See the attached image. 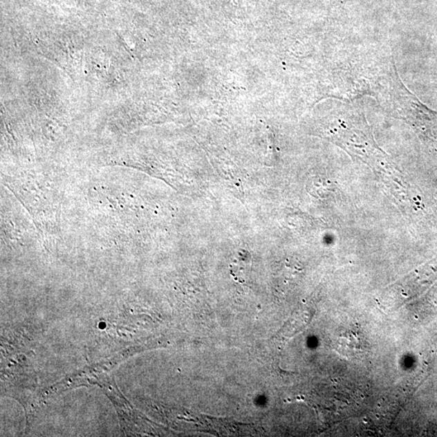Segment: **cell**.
<instances>
[{
	"instance_id": "cell-1",
	"label": "cell",
	"mask_w": 437,
	"mask_h": 437,
	"mask_svg": "<svg viewBox=\"0 0 437 437\" xmlns=\"http://www.w3.org/2000/svg\"><path fill=\"white\" fill-rule=\"evenodd\" d=\"M328 136L351 156L369 165L397 192L398 198L405 197L408 187L402 172L389 156L379 149L364 113L343 104V109L335 113V122L329 128Z\"/></svg>"
},
{
	"instance_id": "cell-2",
	"label": "cell",
	"mask_w": 437,
	"mask_h": 437,
	"mask_svg": "<svg viewBox=\"0 0 437 437\" xmlns=\"http://www.w3.org/2000/svg\"><path fill=\"white\" fill-rule=\"evenodd\" d=\"M401 100L396 107L399 118L413 127L422 140L437 142V112L422 104L402 84Z\"/></svg>"
}]
</instances>
